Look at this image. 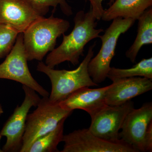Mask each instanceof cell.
<instances>
[{
	"label": "cell",
	"instance_id": "21",
	"mask_svg": "<svg viewBox=\"0 0 152 152\" xmlns=\"http://www.w3.org/2000/svg\"><path fill=\"white\" fill-rule=\"evenodd\" d=\"M145 152L152 151V121L148 126L145 137Z\"/></svg>",
	"mask_w": 152,
	"mask_h": 152
},
{
	"label": "cell",
	"instance_id": "7",
	"mask_svg": "<svg viewBox=\"0 0 152 152\" xmlns=\"http://www.w3.org/2000/svg\"><path fill=\"white\" fill-rule=\"evenodd\" d=\"M25 98L20 105H18L6 123L1 132L7 141L3 152L20 151L29 111L33 107H37L41 99L35 91L23 85Z\"/></svg>",
	"mask_w": 152,
	"mask_h": 152
},
{
	"label": "cell",
	"instance_id": "23",
	"mask_svg": "<svg viewBox=\"0 0 152 152\" xmlns=\"http://www.w3.org/2000/svg\"><path fill=\"white\" fill-rule=\"evenodd\" d=\"M2 137V136H1V135H0V142H1V139ZM3 151L1 149V148H0V152H3Z\"/></svg>",
	"mask_w": 152,
	"mask_h": 152
},
{
	"label": "cell",
	"instance_id": "2",
	"mask_svg": "<svg viewBox=\"0 0 152 152\" xmlns=\"http://www.w3.org/2000/svg\"><path fill=\"white\" fill-rule=\"evenodd\" d=\"M70 26L66 20L55 18L38 19L23 34L24 46L28 61H42L50 52L55 49L57 39L64 34Z\"/></svg>",
	"mask_w": 152,
	"mask_h": 152
},
{
	"label": "cell",
	"instance_id": "16",
	"mask_svg": "<svg viewBox=\"0 0 152 152\" xmlns=\"http://www.w3.org/2000/svg\"><path fill=\"white\" fill-rule=\"evenodd\" d=\"M66 118L63 119L53 130L37 139L32 144L28 152L58 151L57 147L62 142L64 124Z\"/></svg>",
	"mask_w": 152,
	"mask_h": 152
},
{
	"label": "cell",
	"instance_id": "17",
	"mask_svg": "<svg viewBox=\"0 0 152 152\" xmlns=\"http://www.w3.org/2000/svg\"><path fill=\"white\" fill-rule=\"evenodd\" d=\"M142 77L152 79V58L143 59L130 69H122L111 67L107 78L112 81L116 79Z\"/></svg>",
	"mask_w": 152,
	"mask_h": 152
},
{
	"label": "cell",
	"instance_id": "6",
	"mask_svg": "<svg viewBox=\"0 0 152 152\" xmlns=\"http://www.w3.org/2000/svg\"><path fill=\"white\" fill-rule=\"evenodd\" d=\"M23 34L20 33L12 49L0 64V79L12 80L32 89L43 97L49 94L34 78L28 67Z\"/></svg>",
	"mask_w": 152,
	"mask_h": 152
},
{
	"label": "cell",
	"instance_id": "14",
	"mask_svg": "<svg viewBox=\"0 0 152 152\" xmlns=\"http://www.w3.org/2000/svg\"><path fill=\"white\" fill-rule=\"evenodd\" d=\"M152 6V0H116L104 10L101 19L107 22L118 18L136 20Z\"/></svg>",
	"mask_w": 152,
	"mask_h": 152
},
{
	"label": "cell",
	"instance_id": "1",
	"mask_svg": "<svg viewBox=\"0 0 152 152\" xmlns=\"http://www.w3.org/2000/svg\"><path fill=\"white\" fill-rule=\"evenodd\" d=\"M91 10L87 12L81 10L74 18L75 26L70 34H63L61 44L48 55L45 64L50 68L65 61L70 62L74 65L79 63L80 56H84V48L89 42L99 37L104 32L103 29H97V22Z\"/></svg>",
	"mask_w": 152,
	"mask_h": 152
},
{
	"label": "cell",
	"instance_id": "15",
	"mask_svg": "<svg viewBox=\"0 0 152 152\" xmlns=\"http://www.w3.org/2000/svg\"><path fill=\"white\" fill-rule=\"evenodd\" d=\"M137 34L135 40L126 52V56L134 63L140 50L145 45L152 43V8L146 10L138 19Z\"/></svg>",
	"mask_w": 152,
	"mask_h": 152
},
{
	"label": "cell",
	"instance_id": "11",
	"mask_svg": "<svg viewBox=\"0 0 152 152\" xmlns=\"http://www.w3.org/2000/svg\"><path fill=\"white\" fill-rule=\"evenodd\" d=\"M151 121L152 102L144 103L140 108L133 109L125 118L119 133L120 139L131 145L138 152H145V135Z\"/></svg>",
	"mask_w": 152,
	"mask_h": 152
},
{
	"label": "cell",
	"instance_id": "12",
	"mask_svg": "<svg viewBox=\"0 0 152 152\" xmlns=\"http://www.w3.org/2000/svg\"><path fill=\"white\" fill-rule=\"evenodd\" d=\"M152 79L140 77L116 79L105 93L108 105H120L152 89Z\"/></svg>",
	"mask_w": 152,
	"mask_h": 152
},
{
	"label": "cell",
	"instance_id": "22",
	"mask_svg": "<svg viewBox=\"0 0 152 152\" xmlns=\"http://www.w3.org/2000/svg\"><path fill=\"white\" fill-rule=\"evenodd\" d=\"M3 113V110L2 108V107L1 105L0 104V115H1Z\"/></svg>",
	"mask_w": 152,
	"mask_h": 152
},
{
	"label": "cell",
	"instance_id": "4",
	"mask_svg": "<svg viewBox=\"0 0 152 152\" xmlns=\"http://www.w3.org/2000/svg\"><path fill=\"white\" fill-rule=\"evenodd\" d=\"M37 107L32 113L28 115L20 152H28L37 139L53 130L73 112L63 109L59 103L50 101L49 97L41 99Z\"/></svg>",
	"mask_w": 152,
	"mask_h": 152
},
{
	"label": "cell",
	"instance_id": "10",
	"mask_svg": "<svg viewBox=\"0 0 152 152\" xmlns=\"http://www.w3.org/2000/svg\"><path fill=\"white\" fill-rule=\"evenodd\" d=\"M134 108L131 100L116 106L106 105L91 117L88 130L95 136L107 140H120L119 131L127 115Z\"/></svg>",
	"mask_w": 152,
	"mask_h": 152
},
{
	"label": "cell",
	"instance_id": "9",
	"mask_svg": "<svg viewBox=\"0 0 152 152\" xmlns=\"http://www.w3.org/2000/svg\"><path fill=\"white\" fill-rule=\"evenodd\" d=\"M61 152H138L122 139L112 141L93 134L88 129L75 130L64 135Z\"/></svg>",
	"mask_w": 152,
	"mask_h": 152
},
{
	"label": "cell",
	"instance_id": "20",
	"mask_svg": "<svg viewBox=\"0 0 152 152\" xmlns=\"http://www.w3.org/2000/svg\"><path fill=\"white\" fill-rule=\"evenodd\" d=\"M89 1L91 4V8L93 14L97 20H100L102 18L104 11L103 7L102 2L104 0H84ZM115 0H110L108 4L110 6L114 2Z\"/></svg>",
	"mask_w": 152,
	"mask_h": 152
},
{
	"label": "cell",
	"instance_id": "19",
	"mask_svg": "<svg viewBox=\"0 0 152 152\" xmlns=\"http://www.w3.org/2000/svg\"><path fill=\"white\" fill-rule=\"evenodd\" d=\"M34 2L46 7H53L55 9L59 5L63 13L67 16L73 14L72 8L66 1V0H31Z\"/></svg>",
	"mask_w": 152,
	"mask_h": 152
},
{
	"label": "cell",
	"instance_id": "8",
	"mask_svg": "<svg viewBox=\"0 0 152 152\" xmlns=\"http://www.w3.org/2000/svg\"><path fill=\"white\" fill-rule=\"evenodd\" d=\"M49 11V8L31 0H0V24L8 25L19 33H23Z\"/></svg>",
	"mask_w": 152,
	"mask_h": 152
},
{
	"label": "cell",
	"instance_id": "3",
	"mask_svg": "<svg viewBox=\"0 0 152 152\" xmlns=\"http://www.w3.org/2000/svg\"><path fill=\"white\" fill-rule=\"evenodd\" d=\"M96 45L94 43L89 47L85 58L73 70H56L49 67L43 62L38 63L37 71L46 75L51 83V92L49 96L50 101L59 103L81 88L98 86L93 82L88 71V66L94 57Z\"/></svg>",
	"mask_w": 152,
	"mask_h": 152
},
{
	"label": "cell",
	"instance_id": "13",
	"mask_svg": "<svg viewBox=\"0 0 152 152\" xmlns=\"http://www.w3.org/2000/svg\"><path fill=\"white\" fill-rule=\"evenodd\" d=\"M108 87L96 89L83 87L72 93L59 103L66 110L73 111L76 109L84 110L91 118L107 105L105 93Z\"/></svg>",
	"mask_w": 152,
	"mask_h": 152
},
{
	"label": "cell",
	"instance_id": "18",
	"mask_svg": "<svg viewBox=\"0 0 152 152\" xmlns=\"http://www.w3.org/2000/svg\"><path fill=\"white\" fill-rule=\"evenodd\" d=\"M19 34L8 25L0 24V59L11 51Z\"/></svg>",
	"mask_w": 152,
	"mask_h": 152
},
{
	"label": "cell",
	"instance_id": "5",
	"mask_svg": "<svg viewBox=\"0 0 152 152\" xmlns=\"http://www.w3.org/2000/svg\"><path fill=\"white\" fill-rule=\"evenodd\" d=\"M135 21L132 19L121 18L114 19L103 35H100L102 47L88 66V73L95 83H101L107 77L119 38L132 26Z\"/></svg>",
	"mask_w": 152,
	"mask_h": 152
}]
</instances>
